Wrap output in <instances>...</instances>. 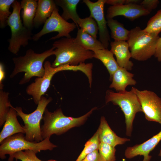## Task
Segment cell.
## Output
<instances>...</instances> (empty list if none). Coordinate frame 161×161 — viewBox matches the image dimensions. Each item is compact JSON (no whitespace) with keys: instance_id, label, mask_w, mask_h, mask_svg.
<instances>
[{"instance_id":"1","label":"cell","mask_w":161,"mask_h":161,"mask_svg":"<svg viewBox=\"0 0 161 161\" xmlns=\"http://www.w3.org/2000/svg\"><path fill=\"white\" fill-rule=\"evenodd\" d=\"M55 49L52 47L42 53H38L30 49L24 56L13 58L15 67L10 75V78L14 77L19 72H24V76L19 82L20 85H22L29 82L33 77H42L45 72L43 66L44 62L47 58L54 55Z\"/></svg>"},{"instance_id":"2","label":"cell","mask_w":161,"mask_h":161,"mask_svg":"<svg viewBox=\"0 0 161 161\" xmlns=\"http://www.w3.org/2000/svg\"><path fill=\"white\" fill-rule=\"evenodd\" d=\"M52 47L55 48L56 57L51 65L54 68L65 65L77 66L93 58L94 52L84 49L75 38H62L55 41Z\"/></svg>"},{"instance_id":"3","label":"cell","mask_w":161,"mask_h":161,"mask_svg":"<svg viewBox=\"0 0 161 161\" xmlns=\"http://www.w3.org/2000/svg\"><path fill=\"white\" fill-rule=\"evenodd\" d=\"M97 109L94 107L84 115L75 118L65 116L60 108L51 112L46 108L42 119L44 124L41 127L43 139L50 138L53 134L60 135L73 127L82 125Z\"/></svg>"},{"instance_id":"4","label":"cell","mask_w":161,"mask_h":161,"mask_svg":"<svg viewBox=\"0 0 161 161\" xmlns=\"http://www.w3.org/2000/svg\"><path fill=\"white\" fill-rule=\"evenodd\" d=\"M160 38L158 35L146 32L139 27L130 30L127 42L131 57L144 61L154 55Z\"/></svg>"},{"instance_id":"5","label":"cell","mask_w":161,"mask_h":161,"mask_svg":"<svg viewBox=\"0 0 161 161\" xmlns=\"http://www.w3.org/2000/svg\"><path fill=\"white\" fill-rule=\"evenodd\" d=\"M106 103L112 102L118 106L123 112L125 118L126 134L131 135L133 122L136 114L142 112V107L132 87L130 91H125L115 92L108 90L105 96Z\"/></svg>"},{"instance_id":"6","label":"cell","mask_w":161,"mask_h":161,"mask_svg":"<svg viewBox=\"0 0 161 161\" xmlns=\"http://www.w3.org/2000/svg\"><path fill=\"white\" fill-rule=\"evenodd\" d=\"M11 7L13 11L7 24L10 29L11 36L8 40V49L12 53L17 55L21 46L25 47L29 40L32 39L31 30L25 27L21 18V9L20 2L15 0Z\"/></svg>"},{"instance_id":"7","label":"cell","mask_w":161,"mask_h":161,"mask_svg":"<svg viewBox=\"0 0 161 161\" xmlns=\"http://www.w3.org/2000/svg\"><path fill=\"white\" fill-rule=\"evenodd\" d=\"M52 99L42 96L35 110L32 113H24L21 107H16L15 109L17 116L20 117L24 123L23 126L25 131L26 140L33 142L38 143L43 140L41 135L40 121L43 119V114L48 104Z\"/></svg>"},{"instance_id":"8","label":"cell","mask_w":161,"mask_h":161,"mask_svg":"<svg viewBox=\"0 0 161 161\" xmlns=\"http://www.w3.org/2000/svg\"><path fill=\"white\" fill-rule=\"evenodd\" d=\"M47 137L38 143L31 142L26 140L23 134L19 133L10 136L0 143V158L2 160L6 155L11 156L20 151L32 150L37 153L41 151L52 150L57 146L51 142Z\"/></svg>"},{"instance_id":"9","label":"cell","mask_w":161,"mask_h":161,"mask_svg":"<svg viewBox=\"0 0 161 161\" xmlns=\"http://www.w3.org/2000/svg\"><path fill=\"white\" fill-rule=\"evenodd\" d=\"M49 61H45L44 65L45 72L44 76L36 78L34 82L28 85L26 88L27 93L32 96L33 101L36 105H38L41 97L47 91L51 80L55 74L64 70L82 72L84 69L82 64L76 66L63 65L55 68L52 67Z\"/></svg>"},{"instance_id":"10","label":"cell","mask_w":161,"mask_h":161,"mask_svg":"<svg viewBox=\"0 0 161 161\" xmlns=\"http://www.w3.org/2000/svg\"><path fill=\"white\" fill-rule=\"evenodd\" d=\"M77 26L74 22L69 23L64 19L59 14L57 7L44 23L42 29L32 36V39L37 41L43 35L55 32H58V34L48 40H55L63 37L70 38L71 37L70 33Z\"/></svg>"},{"instance_id":"11","label":"cell","mask_w":161,"mask_h":161,"mask_svg":"<svg viewBox=\"0 0 161 161\" xmlns=\"http://www.w3.org/2000/svg\"><path fill=\"white\" fill-rule=\"evenodd\" d=\"M134 89L146 120L161 124V98L153 92L140 91L134 87Z\"/></svg>"},{"instance_id":"12","label":"cell","mask_w":161,"mask_h":161,"mask_svg":"<svg viewBox=\"0 0 161 161\" xmlns=\"http://www.w3.org/2000/svg\"><path fill=\"white\" fill-rule=\"evenodd\" d=\"M106 0H98L93 2L89 0L83 2L89 8L90 13L89 16L96 21L99 29V40L104 48L107 49L110 41V37L107 27V21L105 19L104 7Z\"/></svg>"},{"instance_id":"13","label":"cell","mask_w":161,"mask_h":161,"mask_svg":"<svg viewBox=\"0 0 161 161\" xmlns=\"http://www.w3.org/2000/svg\"><path fill=\"white\" fill-rule=\"evenodd\" d=\"M150 13L141 5L137 4H128L115 6H112L107 10V19L121 16L131 21L147 15Z\"/></svg>"},{"instance_id":"14","label":"cell","mask_w":161,"mask_h":161,"mask_svg":"<svg viewBox=\"0 0 161 161\" xmlns=\"http://www.w3.org/2000/svg\"><path fill=\"white\" fill-rule=\"evenodd\" d=\"M161 140V130L152 137L140 144L127 147L125 151L126 158L130 159L138 155L143 156V161H150L151 156L149 155Z\"/></svg>"},{"instance_id":"15","label":"cell","mask_w":161,"mask_h":161,"mask_svg":"<svg viewBox=\"0 0 161 161\" xmlns=\"http://www.w3.org/2000/svg\"><path fill=\"white\" fill-rule=\"evenodd\" d=\"M110 45V51L115 56L119 66L124 68L128 71L131 70L134 64L130 60L131 55L127 42L114 41L111 42Z\"/></svg>"},{"instance_id":"16","label":"cell","mask_w":161,"mask_h":161,"mask_svg":"<svg viewBox=\"0 0 161 161\" xmlns=\"http://www.w3.org/2000/svg\"><path fill=\"white\" fill-rule=\"evenodd\" d=\"M10 109L3 128L0 134V143L7 138L19 133L25 134L23 126L17 118V112L15 108L10 104Z\"/></svg>"},{"instance_id":"17","label":"cell","mask_w":161,"mask_h":161,"mask_svg":"<svg viewBox=\"0 0 161 161\" xmlns=\"http://www.w3.org/2000/svg\"><path fill=\"white\" fill-rule=\"evenodd\" d=\"M97 130L100 142L107 143L114 147L124 144L130 141L129 139L117 136L110 128L103 116L101 117L100 125Z\"/></svg>"},{"instance_id":"18","label":"cell","mask_w":161,"mask_h":161,"mask_svg":"<svg viewBox=\"0 0 161 161\" xmlns=\"http://www.w3.org/2000/svg\"><path fill=\"white\" fill-rule=\"evenodd\" d=\"M134 75L124 68L119 67L113 74L112 83L109 88H114L117 92L124 91L129 85H135L136 81L133 78Z\"/></svg>"},{"instance_id":"19","label":"cell","mask_w":161,"mask_h":161,"mask_svg":"<svg viewBox=\"0 0 161 161\" xmlns=\"http://www.w3.org/2000/svg\"><path fill=\"white\" fill-rule=\"evenodd\" d=\"M56 7L54 0H38L36 12L33 21L34 26L37 27L44 23Z\"/></svg>"},{"instance_id":"20","label":"cell","mask_w":161,"mask_h":161,"mask_svg":"<svg viewBox=\"0 0 161 161\" xmlns=\"http://www.w3.org/2000/svg\"><path fill=\"white\" fill-rule=\"evenodd\" d=\"M55 2L57 6L60 7L63 12L61 16L62 17L67 21L71 19L78 26L80 18L78 14L76 9L80 0H55Z\"/></svg>"},{"instance_id":"21","label":"cell","mask_w":161,"mask_h":161,"mask_svg":"<svg viewBox=\"0 0 161 161\" xmlns=\"http://www.w3.org/2000/svg\"><path fill=\"white\" fill-rule=\"evenodd\" d=\"M20 3L23 10V24L26 28L32 30L34 27L33 21L36 12L38 0H22Z\"/></svg>"},{"instance_id":"22","label":"cell","mask_w":161,"mask_h":161,"mask_svg":"<svg viewBox=\"0 0 161 161\" xmlns=\"http://www.w3.org/2000/svg\"><path fill=\"white\" fill-rule=\"evenodd\" d=\"M75 39L86 50L94 52L105 49L100 41L97 40L83 30L79 29Z\"/></svg>"},{"instance_id":"23","label":"cell","mask_w":161,"mask_h":161,"mask_svg":"<svg viewBox=\"0 0 161 161\" xmlns=\"http://www.w3.org/2000/svg\"><path fill=\"white\" fill-rule=\"evenodd\" d=\"M113 55L110 50L105 48L94 52L93 55V58L100 60L105 66L110 74L111 80L113 74L119 67Z\"/></svg>"},{"instance_id":"24","label":"cell","mask_w":161,"mask_h":161,"mask_svg":"<svg viewBox=\"0 0 161 161\" xmlns=\"http://www.w3.org/2000/svg\"><path fill=\"white\" fill-rule=\"evenodd\" d=\"M107 25L111 31V37L114 41H127L130 33V30L126 29L123 24L113 18L107 20Z\"/></svg>"},{"instance_id":"25","label":"cell","mask_w":161,"mask_h":161,"mask_svg":"<svg viewBox=\"0 0 161 161\" xmlns=\"http://www.w3.org/2000/svg\"><path fill=\"white\" fill-rule=\"evenodd\" d=\"M100 143L99 132L97 130L93 136L86 143L83 150L76 161H81L89 154L98 150Z\"/></svg>"},{"instance_id":"26","label":"cell","mask_w":161,"mask_h":161,"mask_svg":"<svg viewBox=\"0 0 161 161\" xmlns=\"http://www.w3.org/2000/svg\"><path fill=\"white\" fill-rule=\"evenodd\" d=\"M78 25L80 29L97 39L99 29L97 22L93 18L90 16L83 18H80Z\"/></svg>"},{"instance_id":"27","label":"cell","mask_w":161,"mask_h":161,"mask_svg":"<svg viewBox=\"0 0 161 161\" xmlns=\"http://www.w3.org/2000/svg\"><path fill=\"white\" fill-rule=\"evenodd\" d=\"M8 92L0 90V126L4 123L10 109Z\"/></svg>"},{"instance_id":"28","label":"cell","mask_w":161,"mask_h":161,"mask_svg":"<svg viewBox=\"0 0 161 161\" xmlns=\"http://www.w3.org/2000/svg\"><path fill=\"white\" fill-rule=\"evenodd\" d=\"M15 0H0V27L3 28L7 25V20L12 13L10 8Z\"/></svg>"},{"instance_id":"29","label":"cell","mask_w":161,"mask_h":161,"mask_svg":"<svg viewBox=\"0 0 161 161\" xmlns=\"http://www.w3.org/2000/svg\"><path fill=\"white\" fill-rule=\"evenodd\" d=\"M144 30L148 33L157 35L161 32V9L149 20Z\"/></svg>"},{"instance_id":"30","label":"cell","mask_w":161,"mask_h":161,"mask_svg":"<svg viewBox=\"0 0 161 161\" xmlns=\"http://www.w3.org/2000/svg\"><path fill=\"white\" fill-rule=\"evenodd\" d=\"M37 153L32 150L19 151L9 157L8 161H13L14 159L21 161H42L36 156Z\"/></svg>"},{"instance_id":"31","label":"cell","mask_w":161,"mask_h":161,"mask_svg":"<svg viewBox=\"0 0 161 161\" xmlns=\"http://www.w3.org/2000/svg\"><path fill=\"white\" fill-rule=\"evenodd\" d=\"M116 149L107 143H100L98 151L103 161H115Z\"/></svg>"},{"instance_id":"32","label":"cell","mask_w":161,"mask_h":161,"mask_svg":"<svg viewBox=\"0 0 161 161\" xmlns=\"http://www.w3.org/2000/svg\"><path fill=\"white\" fill-rule=\"evenodd\" d=\"M159 3L158 0H144L141 2L140 5L150 13L157 7Z\"/></svg>"},{"instance_id":"33","label":"cell","mask_w":161,"mask_h":161,"mask_svg":"<svg viewBox=\"0 0 161 161\" xmlns=\"http://www.w3.org/2000/svg\"><path fill=\"white\" fill-rule=\"evenodd\" d=\"M81 161H103V160L98 150H96L88 154Z\"/></svg>"},{"instance_id":"34","label":"cell","mask_w":161,"mask_h":161,"mask_svg":"<svg viewBox=\"0 0 161 161\" xmlns=\"http://www.w3.org/2000/svg\"><path fill=\"white\" fill-rule=\"evenodd\" d=\"M154 55L158 61H161V37L160 38L158 41Z\"/></svg>"},{"instance_id":"35","label":"cell","mask_w":161,"mask_h":161,"mask_svg":"<svg viewBox=\"0 0 161 161\" xmlns=\"http://www.w3.org/2000/svg\"><path fill=\"white\" fill-rule=\"evenodd\" d=\"M125 0H106L105 4L115 6L124 4Z\"/></svg>"},{"instance_id":"36","label":"cell","mask_w":161,"mask_h":161,"mask_svg":"<svg viewBox=\"0 0 161 161\" xmlns=\"http://www.w3.org/2000/svg\"><path fill=\"white\" fill-rule=\"evenodd\" d=\"M5 78V72L4 67L1 63L0 64V88L2 89L3 85L2 84V81Z\"/></svg>"},{"instance_id":"37","label":"cell","mask_w":161,"mask_h":161,"mask_svg":"<svg viewBox=\"0 0 161 161\" xmlns=\"http://www.w3.org/2000/svg\"><path fill=\"white\" fill-rule=\"evenodd\" d=\"M142 1L140 0H125L124 4H137L140 3Z\"/></svg>"},{"instance_id":"38","label":"cell","mask_w":161,"mask_h":161,"mask_svg":"<svg viewBox=\"0 0 161 161\" xmlns=\"http://www.w3.org/2000/svg\"><path fill=\"white\" fill-rule=\"evenodd\" d=\"M158 155L160 157V161H161V149H160V153L158 154Z\"/></svg>"},{"instance_id":"39","label":"cell","mask_w":161,"mask_h":161,"mask_svg":"<svg viewBox=\"0 0 161 161\" xmlns=\"http://www.w3.org/2000/svg\"><path fill=\"white\" fill-rule=\"evenodd\" d=\"M46 161H57L56 160H50Z\"/></svg>"}]
</instances>
